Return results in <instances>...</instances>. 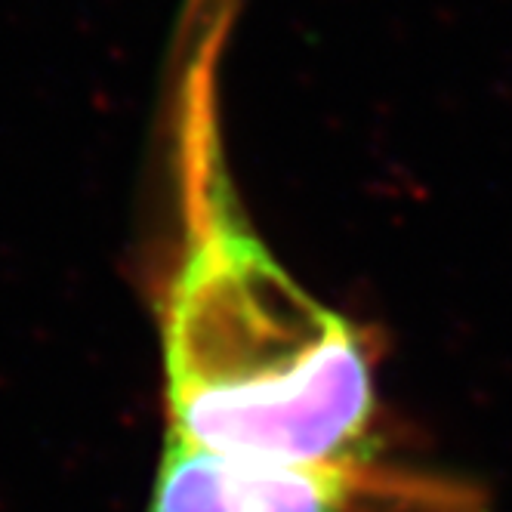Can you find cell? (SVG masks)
Here are the masks:
<instances>
[{"instance_id":"obj_1","label":"cell","mask_w":512,"mask_h":512,"mask_svg":"<svg viewBox=\"0 0 512 512\" xmlns=\"http://www.w3.org/2000/svg\"><path fill=\"white\" fill-rule=\"evenodd\" d=\"M182 253L161 300L170 435L300 466H355L374 423V361L250 232L229 192L204 75L179 121Z\"/></svg>"},{"instance_id":"obj_2","label":"cell","mask_w":512,"mask_h":512,"mask_svg":"<svg viewBox=\"0 0 512 512\" xmlns=\"http://www.w3.org/2000/svg\"><path fill=\"white\" fill-rule=\"evenodd\" d=\"M386 503L417 512H485L463 482L355 466H300L235 457L167 435L149 512H352Z\"/></svg>"}]
</instances>
